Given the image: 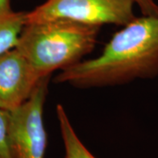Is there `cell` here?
I'll return each instance as SVG.
<instances>
[{"label":"cell","instance_id":"obj_1","mask_svg":"<svg viewBox=\"0 0 158 158\" xmlns=\"http://www.w3.org/2000/svg\"><path fill=\"white\" fill-rule=\"evenodd\" d=\"M157 76L158 17L142 15L113 34L98 56L62 69L54 82L94 88Z\"/></svg>","mask_w":158,"mask_h":158},{"label":"cell","instance_id":"obj_2","mask_svg":"<svg viewBox=\"0 0 158 158\" xmlns=\"http://www.w3.org/2000/svg\"><path fill=\"white\" fill-rule=\"evenodd\" d=\"M98 27L68 19L26 22L16 48L40 77L75 65L94 49Z\"/></svg>","mask_w":158,"mask_h":158},{"label":"cell","instance_id":"obj_3","mask_svg":"<svg viewBox=\"0 0 158 158\" xmlns=\"http://www.w3.org/2000/svg\"><path fill=\"white\" fill-rule=\"evenodd\" d=\"M135 0H47L27 12L26 22L68 19L100 27H124L136 18Z\"/></svg>","mask_w":158,"mask_h":158},{"label":"cell","instance_id":"obj_4","mask_svg":"<svg viewBox=\"0 0 158 158\" xmlns=\"http://www.w3.org/2000/svg\"><path fill=\"white\" fill-rule=\"evenodd\" d=\"M50 77L40 80L33 94L17 109L9 112L8 141L11 158H44L48 135L43 111Z\"/></svg>","mask_w":158,"mask_h":158},{"label":"cell","instance_id":"obj_5","mask_svg":"<svg viewBox=\"0 0 158 158\" xmlns=\"http://www.w3.org/2000/svg\"><path fill=\"white\" fill-rule=\"evenodd\" d=\"M41 78L16 48L1 54L0 109L11 112L22 106L33 94Z\"/></svg>","mask_w":158,"mask_h":158},{"label":"cell","instance_id":"obj_6","mask_svg":"<svg viewBox=\"0 0 158 158\" xmlns=\"http://www.w3.org/2000/svg\"><path fill=\"white\" fill-rule=\"evenodd\" d=\"M27 12L0 11V55L16 48L19 34L26 24Z\"/></svg>","mask_w":158,"mask_h":158},{"label":"cell","instance_id":"obj_7","mask_svg":"<svg viewBox=\"0 0 158 158\" xmlns=\"http://www.w3.org/2000/svg\"><path fill=\"white\" fill-rule=\"evenodd\" d=\"M56 114L65 149V158H96L79 139L61 104L57 105Z\"/></svg>","mask_w":158,"mask_h":158},{"label":"cell","instance_id":"obj_8","mask_svg":"<svg viewBox=\"0 0 158 158\" xmlns=\"http://www.w3.org/2000/svg\"><path fill=\"white\" fill-rule=\"evenodd\" d=\"M9 112L0 109V158H11L8 141Z\"/></svg>","mask_w":158,"mask_h":158},{"label":"cell","instance_id":"obj_9","mask_svg":"<svg viewBox=\"0 0 158 158\" xmlns=\"http://www.w3.org/2000/svg\"><path fill=\"white\" fill-rule=\"evenodd\" d=\"M135 2L139 6L142 15L158 17V5L154 0H135Z\"/></svg>","mask_w":158,"mask_h":158},{"label":"cell","instance_id":"obj_10","mask_svg":"<svg viewBox=\"0 0 158 158\" xmlns=\"http://www.w3.org/2000/svg\"><path fill=\"white\" fill-rule=\"evenodd\" d=\"M11 9L10 0H0V11H7Z\"/></svg>","mask_w":158,"mask_h":158}]
</instances>
